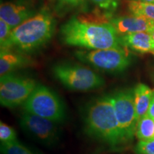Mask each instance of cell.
I'll list each match as a JSON object with an SVG mask.
<instances>
[{
  "mask_svg": "<svg viewBox=\"0 0 154 154\" xmlns=\"http://www.w3.org/2000/svg\"><path fill=\"white\" fill-rule=\"evenodd\" d=\"M115 113L125 143L131 140L137 126L134 91L124 89L112 95Z\"/></svg>",
  "mask_w": 154,
  "mask_h": 154,
  "instance_id": "cell-8",
  "label": "cell"
},
{
  "mask_svg": "<svg viewBox=\"0 0 154 154\" xmlns=\"http://www.w3.org/2000/svg\"><path fill=\"white\" fill-rule=\"evenodd\" d=\"M31 61L24 55L14 52L11 49H1L0 54V75L12 73L18 69L30 65Z\"/></svg>",
  "mask_w": 154,
  "mask_h": 154,
  "instance_id": "cell-13",
  "label": "cell"
},
{
  "mask_svg": "<svg viewBox=\"0 0 154 154\" xmlns=\"http://www.w3.org/2000/svg\"><path fill=\"white\" fill-rule=\"evenodd\" d=\"M153 54H154V53H153Z\"/></svg>",
  "mask_w": 154,
  "mask_h": 154,
  "instance_id": "cell-26",
  "label": "cell"
},
{
  "mask_svg": "<svg viewBox=\"0 0 154 154\" xmlns=\"http://www.w3.org/2000/svg\"><path fill=\"white\" fill-rule=\"evenodd\" d=\"M76 56L83 62L110 73L123 72L131 63L129 54L126 47L122 46L90 51H78Z\"/></svg>",
  "mask_w": 154,
  "mask_h": 154,
  "instance_id": "cell-6",
  "label": "cell"
},
{
  "mask_svg": "<svg viewBox=\"0 0 154 154\" xmlns=\"http://www.w3.org/2000/svg\"><path fill=\"white\" fill-rule=\"evenodd\" d=\"M12 29L2 19H0V44L1 47H4L8 41Z\"/></svg>",
  "mask_w": 154,
  "mask_h": 154,
  "instance_id": "cell-20",
  "label": "cell"
},
{
  "mask_svg": "<svg viewBox=\"0 0 154 154\" xmlns=\"http://www.w3.org/2000/svg\"><path fill=\"white\" fill-rule=\"evenodd\" d=\"M136 154H154V138L140 140L134 148Z\"/></svg>",
  "mask_w": 154,
  "mask_h": 154,
  "instance_id": "cell-19",
  "label": "cell"
},
{
  "mask_svg": "<svg viewBox=\"0 0 154 154\" xmlns=\"http://www.w3.org/2000/svg\"><path fill=\"white\" fill-rule=\"evenodd\" d=\"M147 115L151 118L154 119V90H153V94H152V98L151 103H150L149 111L147 112Z\"/></svg>",
  "mask_w": 154,
  "mask_h": 154,
  "instance_id": "cell-22",
  "label": "cell"
},
{
  "mask_svg": "<svg viewBox=\"0 0 154 154\" xmlns=\"http://www.w3.org/2000/svg\"><path fill=\"white\" fill-rule=\"evenodd\" d=\"M134 104L137 121L147 114L151 103L153 90L143 84H138L134 89Z\"/></svg>",
  "mask_w": 154,
  "mask_h": 154,
  "instance_id": "cell-14",
  "label": "cell"
},
{
  "mask_svg": "<svg viewBox=\"0 0 154 154\" xmlns=\"http://www.w3.org/2000/svg\"><path fill=\"white\" fill-rule=\"evenodd\" d=\"M122 47L138 53H154V40L149 32H136L120 36Z\"/></svg>",
  "mask_w": 154,
  "mask_h": 154,
  "instance_id": "cell-12",
  "label": "cell"
},
{
  "mask_svg": "<svg viewBox=\"0 0 154 154\" xmlns=\"http://www.w3.org/2000/svg\"><path fill=\"white\" fill-rule=\"evenodd\" d=\"M127 7L131 14L145 17L154 22V3L129 0Z\"/></svg>",
  "mask_w": 154,
  "mask_h": 154,
  "instance_id": "cell-15",
  "label": "cell"
},
{
  "mask_svg": "<svg viewBox=\"0 0 154 154\" xmlns=\"http://www.w3.org/2000/svg\"><path fill=\"white\" fill-rule=\"evenodd\" d=\"M37 85L35 81L26 76L9 73L0 79V102L2 106L15 108L23 105Z\"/></svg>",
  "mask_w": 154,
  "mask_h": 154,
  "instance_id": "cell-7",
  "label": "cell"
},
{
  "mask_svg": "<svg viewBox=\"0 0 154 154\" xmlns=\"http://www.w3.org/2000/svg\"><path fill=\"white\" fill-rule=\"evenodd\" d=\"M86 131L112 148L124 143V139L116 116L112 95L92 101L84 114Z\"/></svg>",
  "mask_w": 154,
  "mask_h": 154,
  "instance_id": "cell-2",
  "label": "cell"
},
{
  "mask_svg": "<svg viewBox=\"0 0 154 154\" xmlns=\"http://www.w3.org/2000/svg\"><path fill=\"white\" fill-rule=\"evenodd\" d=\"M90 1L100 8L109 10L116 7L118 0H90Z\"/></svg>",
  "mask_w": 154,
  "mask_h": 154,
  "instance_id": "cell-21",
  "label": "cell"
},
{
  "mask_svg": "<svg viewBox=\"0 0 154 154\" xmlns=\"http://www.w3.org/2000/svg\"><path fill=\"white\" fill-rule=\"evenodd\" d=\"M55 20L49 11L42 9L12 29L9 38L1 49H16L28 52L47 43L52 36Z\"/></svg>",
  "mask_w": 154,
  "mask_h": 154,
  "instance_id": "cell-3",
  "label": "cell"
},
{
  "mask_svg": "<svg viewBox=\"0 0 154 154\" xmlns=\"http://www.w3.org/2000/svg\"><path fill=\"white\" fill-rule=\"evenodd\" d=\"M1 152L3 154H36L18 140L1 143Z\"/></svg>",
  "mask_w": 154,
  "mask_h": 154,
  "instance_id": "cell-17",
  "label": "cell"
},
{
  "mask_svg": "<svg viewBox=\"0 0 154 154\" xmlns=\"http://www.w3.org/2000/svg\"><path fill=\"white\" fill-rule=\"evenodd\" d=\"M58 123L25 111L21 116L19 124L25 133L44 146H51L59 139Z\"/></svg>",
  "mask_w": 154,
  "mask_h": 154,
  "instance_id": "cell-9",
  "label": "cell"
},
{
  "mask_svg": "<svg viewBox=\"0 0 154 154\" xmlns=\"http://www.w3.org/2000/svg\"><path fill=\"white\" fill-rule=\"evenodd\" d=\"M63 2H64L65 3L69 4L70 5H73V6H77L79 5L80 4H82L84 0H62Z\"/></svg>",
  "mask_w": 154,
  "mask_h": 154,
  "instance_id": "cell-23",
  "label": "cell"
},
{
  "mask_svg": "<svg viewBox=\"0 0 154 154\" xmlns=\"http://www.w3.org/2000/svg\"><path fill=\"white\" fill-rule=\"evenodd\" d=\"M135 1H140V2H143L154 3V0H135Z\"/></svg>",
  "mask_w": 154,
  "mask_h": 154,
  "instance_id": "cell-24",
  "label": "cell"
},
{
  "mask_svg": "<svg viewBox=\"0 0 154 154\" xmlns=\"http://www.w3.org/2000/svg\"><path fill=\"white\" fill-rule=\"evenodd\" d=\"M109 21L119 36L143 32L150 33L154 26L153 21L134 14L116 17Z\"/></svg>",
  "mask_w": 154,
  "mask_h": 154,
  "instance_id": "cell-10",
  "label": "cell"
},
{
  "mask_svg": "<svg viewBox=\"0 0 154 154\" xmlns=\"http://www.w3.org/2000/svg\"><path fill=\"white\" fill-rule=\"evenodd\" d=\"M150 34H151V35L152 36V37H153V40H154V26H153V28L151 29V32H150Z\"/></svg>",
  "mask_w": 154,
  "mask_h": 154,
  "instance_id": "cell-25",
  "label": "cell"
},
{
  "mask_svg": "<svg viewBox=\"0 0 154 154\" xmlns=\"http://www.w3.org/2000/svg\"><path fill=\"white\" fill-rule=\"evenodd\" d=\"M22 106L25 111L57 123L63 121L66 117L65 106L57 94L40 84L36 86Z\"/></svg>",
  "mask_w": 154,
  "mask_h": 154,
  "instance_id": "cell-4",
  "label": "cell"
},
{
  "mask_svg": "<svg viewBox=\"0 0 154 154\" xmlns=\"http://www.w3.org/2000/svg\"><path fill=\"white\" fill-rule=\"evenodd\" d=\"M0 140L1 143H7V142L17 140L16 131L11 126L1 122L0 123Z\"/></svg>",
  "mask_w": 154,
  "mask_h": 154,
  "instance_id": "cell-18",
  "label": "cell"
},
{
  "mask_svg": "<svg viewBox=\"0 0 154 154\" xmlns=\"http://www.w3.org/2000/svg\"><path fill=\"white\" fill-rule=\"evenodd\" d=\"M56 78L65 87L73 91H88L99 88L104 80L94 71L72 63H59L53 67Z\"/></svg>",
  "mask_w": 154,
  "mask_h": 154,
  "instance_id": "cell-5",
  "label": "cell"
},
{
  "mask_svg": "<svg viewBox=\"0 0 154 154\" xmlns=\"http://www.w3.org/2000/svg\"><path fill=\"white\" fill-rule=\"evenodd\" d=\"M136 135L139 140L154 138V119L147 114L138 121Z\"/></svg>",
  "mask_w": 154,
  "mask_h": 154,
  "instance_id": "cell-16",
  "label": "cell"
},
{
  "mask_svg": "<svg viewBox=\"0 0 154 154\" xmlns=\"http://www.w3.org/2000/svg\"><path fill=\"white\" fill-rule=\"evenodd\" d=\"M119 35L106 17H73L61 27V38L69 46L94 50L121 46Z\"/></svg>",
  "mask_w": 154,
  "mask_h": 154,
  "instance_id": "cell-1",
  "label": "cell"
},
{
  "mask_svg": "<svg viewBox=\"0 0 154 154\" xmlns=\"http://www.w3.org/2000/svg\"><path fill=\"white\" fill-rule=\"evenodd\" d=\"M36 14L31 6L20 2H7L2 3L0 6V19L7 22L11 29Z\"/></svg>",
  "mask_w": 154,
  "mask_h": 154,
  "instance_id": "cell-11",
  "label": "cell"
}]
</instances>
